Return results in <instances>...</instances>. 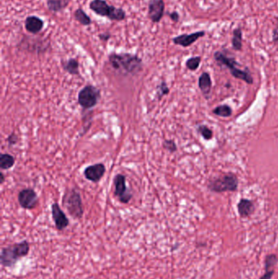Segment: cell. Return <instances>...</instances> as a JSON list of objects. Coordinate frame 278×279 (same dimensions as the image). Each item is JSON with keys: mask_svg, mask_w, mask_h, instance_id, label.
I'll return each mask as SVG.
<instances>
[{"mask_svg": "<svg viewBox=\"0 0 278 279\" xmlns=\"http://www.w3.org/2000/svg\"><path fill=\"white\" fill-rule=\"evenodd\" d=\"M108 60L110 66L120 74L136 75L143 71L142 59L136 54L112 52Z\"/></svg>", "mask_w": 278, "mask_h": 279, "instance_id": "cell-1", "label": "cell"}, {"mask_svg": "<svg viewBox=\"0 0 278 279\" xmlns=\"http://www.w3.org/2000/svg\"><path fill=\"white\" fill-rule=\"evenodd\" d=\"M29 243L26 240L3 247L0 254L1 265L8 268L14 266L20 259L29 254Z\"/></svg>", "mask_w": 278, "mask_h": 279, "instance_id": "cell-2", "label": "cell"}, {"mask_svg": "<svg viewBox=\"0 0 278 279\" xmlns=\"http://www.w3.org/2000/svg\"><path fill=\"white\" fill-rule=\"evenodd\" d=\"M89 9L100 17H106L109 21H122L127 18L125 10L109 5L106 0H91Z\"/></svg>", "mask_w": 278, "mask_h": 279, "instance_id": "cell-3", "label": "cell"}, {"mask_svg": "<svg viewBox=\"0 0 278 279\" xmlns=\"http://www.w3.org/2000/svg\"><path fill=\"white\" fill-rule=\"evenodd\" d=\"M62 205L74 219H82L84 209L80 192L77 189H66L62 197Z\"/></svg>", "mask_w": 278, "mask_h": 279, "instance_id": "cell-4", "label": "cell"}, {"mask_svg": "<svg viewBox=\"0 0 278 279\" xmlns=\"http://www.w3.org/2000/svg\"><path fill=\"white\" fill-rule=\"evenodd\" d=\"M214 58L218 64L225 66L229 69L231 75H233L236 79H241V80L244 81L248 84L253 83V78H252L249 70L245 69V71H242L241 69L237 68V66H239V63H237L234 57L228 56L224 52L217 51V52H214Z\"/></svg>", "mask_w": 278, "mask_h": 279, "instance_id": "cell-5", "label": "cell"}, {"mask_svg": "<svg viewBox=\"0 0 278 279\" xmlns=\"http://www.w3.org/2000/svg\"><path fill=\"white\" fill-rule=\"evenodd\" d=\"M101 98V90L93 85H86L78 95V103L84 110H91Z\"/></svg>", "mask_w": 278, "mask_h": 279, "instance_id": "cell-6", "label": "cell"}, {"mask_svg": "<svg viewBox=\"0 0 278 279\" xmlns=\"http://www.w3.org/2000/svg\"><path fill=\"white\" fill-rule=\"evenodd\" d=\"M238 186V180L237 176L229 173L220 176V177L210 180L208 184L210 191L215 193L226 192V191H236Z\"/></svg>", "mask_w": 278, "mask_h": 279, "instance_id": "cell-7", "label": "cell"}, {"mask_svg": "<svg viewBox=\"0 0 278 279\" xmlns=\"http://www.w3.org/2000/svg\"><path fill=\"white\" fill-rule=\"evenodd\" d=\"M114 184V195L120 203L128 204L132 199V193L131 189L127 184L126 176L122 174H117L113 179Z\"/></svg>", "mask_w": 278, "mask_h": 279, "instance_id": "cell-8", "label": "cell"}, {"mask_svg": "<svg viewBox=\"0 0 278 279\" xmlns=\"http://www.w3.org/2000/svg\"><path fill=\"white\" fill-rule=\"evenodd\" d=\"M18 203L22 208L32 210L37 207L39 197L33 189H24L18 193Z\"/></svg>", "mask_w": 278, "mask_h": 279, "instance_id": "cell-9", "label": "cell"}, {"mask_svg": "<svg viewBox=\"0 0 278 279\" xmlns=\"http://www.w3.org/2000/svg\"><path fill=\"white\" fill-rule=\"evenodd\" d=\"M164 0H149L148 4V17L152 23H159L165 13Z\"/></svg>", "mask_w": 278, "mask_h": 279, "instance_id": "cell-10", "label": "cell"}, {"mask_svg": "<svg viewBox=\"0 0 278 279\" xmlns=\"http://www.w3.org/2000/svg\"><path fill=\"white\" fill-rule=\"evenodd\" d=\"M206 36V31L200 30L192 34H183L172 39V42L175 45L181 46L183 48H189L201 38Z\"/></svg>", "mask_w": 278, "mask_h": 279, "instance_id": "cell-11", "label": "cell"}, {"mask_svg": "<svg viewBox=\"0 0 278 279\" xmlns=\"http://www.w3.org/2000/svg\"><path fill=\"white\" fill-rule=\"evenodd\" d=\"M52 215L56 230L63 231L68 227L70 225L68 217L66 216V213L60 208L57 203H54L52 205Z\"/></svg>", "mask_w": 278, "mask_h": 279, "instance_id": "cell-12", "label": "cell"}, {"mask_svg": "<svg viewBox=\"0 0 278 279\" xmlns=\"http://www.w3.org/2000/svg\"><path fill=\"white\" fill-rule=\"evenodd\" d=\"M105 172H106V168L105 164H96L85 168L83 175L89 181L98 183L105 176Z\"/></svg>", "mask_w": 278, "mask_h": 279, "instance_id": "cell-13", "label": "cell"}, {"mask_svg": "<svg viewBox=\"0 0 278 279\" xmlns=\"http://www.w3.org/2000/svg\"><path fill=\"white\" fill-rule=\"evenodd\" d=\"M44 28V21L37 16H28L25 20V29L28 33L36 36Z\"/></svg>", "mask_w": 278, "mask_h": 279, "instance_id": "cell-14", "label": "cell"}, {"mask_svg": "<svg viewBox=\"0 0 278 279\" xmlns=\"http://www.w3.org/2000/svg\"><path fill=\"white\" fill-rule=\"evenodd\" d=\"M61 67L63 70L70 75L80 76V71H79L80 65L75 58H70L68 60H61Z\"/></svg>", "mask_w": 278, "mask_h": 279, "instance_id": "cell-15", "label": "cell"}, {"mask_svg": "<svg viewBox=\"0 0 278 279\" xmlns=\"http://www.w3.org/2000/svg\"><path fill=\"white\" fill-rule=\"evenodd\" d=\"M211 79L208 73H202L201 76L198 79V87L200 88L202 94L204 95L205 98H208L210 95V90H211Z\"/></svg>", "mask_w": 278, "mask_h": 279, "instance_id": "cell-16", "label": "cell"}, {"mask_svg": "<svg viewBox=\"0 0 278 279\" xmlns=\"http://www.w3.org/2000/svg\"><path fill=\"white\" fill-rule=\"evenodd\" d=\"M71 0H46L48 10L52 13H60L70 5Z\"/></svg>", "mask_w": 278, "mask_h": 279, "instance_id": "cell-17", "label": "cell"}, {"mask_svg": "<svg viewBox=\"0 0 278 279\" xmlns=\"http://www.w3.org/2000/svg\"><path fill=\"white\" fill-rule=\"evenodd\" d=\"M237 209L241 217H248L255 211V205L249 199H241L237 204Z\"/></svg>", "mask_w": 278, "mask_h": 279, "instance_id": "cell-18", "label": "cell"}, {"mask_svg": "<svg viewBox=\"0 0 278 279\" xmlns=\"http://www.w3.org/2000/svg\"><path fill=\"white\" fill-rule=\"evenodd\" d=\"M277 262V258L275 255H269L265 259V273L260 279H271L273 275V268Z\"/></svg>", "mask_w": 278, "mask_h": 279, "instance_id": "cell-19", "label": "cell"}, {"mask_svg": "<svg viewBox=\"0 0 278 279\" xmlns=\"http://www.w3.org/2000/svg\"><path fill=\"white\" fill-rule=\"evenodd\" d=\"M74 17L75 21H78L80 25H83V26H89L92 23L91 19L90 18L88 15L81 8L74 11Z\"/></svg>", "mask_w": 278, "mask_h": 279, "instance_id": "cell-20", "label": "cell"}, {"mask_svg": "<svg viewBox=\"0 0 278 279\" xmlns=\"http://www.w3.org/2000/svg\"><path fill=\"white\" fill-rule=\"evenodd\" d=\"M232 47L235 51H241L242 49V30L241 27H237L233 30Z\"/></svg>", "mask_w": 278, "mask_h": 279, "instance_id": "cell-21", "label": "cell"}, {"mask_svg": "<svg viewBox=\"0 0 278 279\" xmlns=\"http://www.w3.org/2000/svg\"><path fill=\"white\" fill-rule=\"evenodd\" d=\"M16 164V159L13 155L9 153H1L0 154V168L2 170H9L14 167Z\"/></svg>", "mask_w": 278, "mask_h": 279, "instance_id": "cell-22", "label": "cell"}, {"mask_svg": "<svg viewBox=\"0 0 278 279\" xmlns=\"http://www.w3.org/2000/svg\"><path fill=\"white\" fill-rule=\"evenodd\" d=\"M213 113H214L215 115L220 116V117L228 118V117H230V116L232 115L233 110H232V109H231L229 106L224 105V106H217L215 109L213 110Z\"/></svg>", "mask_w": 278, "mask_h": 279, "instance_id": "cell-23", "label": "cell"}, {"mask_svg": "<svg viewBox=\"0 0 278 279\" xmlns=\"http://www.w3.org/2000/svg\"><path fill=\"white\" fill-rule=\"evenodd\" d=\"M202 57L201 56H193L188 59L186 60V66L188 70L191 71H195L198 70V67L200 66Z\"/></svg>", "mask_w": 278, "mask_h": 279, "instance_id": "cell-24", "label": "cell"}, {"mask_svg": "<svg viewBox=\"0 0 278 279\" xmlns=\"http://www.w3.org/2000/svg\"><path fill=\"white\" fill-rule=\"evenodd\" d=\"M169 92L170 88L165 81H162L161 83L157 86V98L159 101L162 100L163 97L168 95Z\"/></svg>", "mask_w": 278, "mask_h": 279, "instance_id": "cell-25", "label": "cell"}, {"mask_svg": "<svg viewBox=\"0 0 278 279\" xmlns=\"http://www.w3.org/2000/svg\"><path fill=\"white\" fill-rule=\"evenodd\" d=\"M198 133H200L206 141H209V140L212 138V131L210 130L208 127L201 125V126L198 127Z\"/></svg>", "mask_w": 278, "mask_h": 279, "instance_id": "cell-26", "label": "cell"}, {"mask_svg": "<svg viewBox=\"0 0 278 279\" xmlns=\"http://www.w3.org/2000/svg\"><path fill=\"white\" fill-rule=\"evenodd\" d=\"M163 147L170 153H175V151H177V145L173 140H165L163 141Z\"/></svg>", "mask_w": 278, "mask_h": 279, "instance_id": "cell-27", "label": "cell"}, {"mask_svg": "<svg viewBox=\"0 0 278 279\" xmlns=\"http://www.w3.org/2000/svg\"><path fill=\"white\" fill-rule=\"evenodd\" d=\"M6 141L8 142L9 147L17 145L19 141L18 136L15 133H12L9 137H7Z\"/></svg>", "mask_w": 278, "mask_h": 279, "instance_id": "cell-28", "label": "cell"}, {"mask_svg": "<svg viewBox=\"0 0 278 279\" xmlns=\"http://www.w3.org/2000/svg\"><path fill=\"white\" fill-rule=\"evenodd\" d=\"M100 40L103 42V43H107L110 39H111L112 36L111 34L109 33V32H105V33L99 34Z\"/></svg>", "mask_w": 278, "mask_h": 279, "instance_id": "cell-29", "label": "cell"}, {"mask_svg": "<svg viewBox=\"0 0 278 279\" xmlns=\"http://www.w3.org/2000/svg\"><path fill=\"white\" fill-rule=\"evenodd\" d=\"M167 15L169 16L171 21H173V22H179V19H180V16H179V13H177L176 11H173V12H171V13H167Z\"/></svg>", "mask_w": 278, "mask_h": 279, "instance_id": "cell-30", "label": "cell"}, {"mask_svg": "<svg viewBox=\"0 0 278 279\" xmlns=\"http://www.w3.org/2000/svg\"><path fill=\"white\" fill-rule=\"evenodd\" d=\"M272 41L278 46V26L272 30Z\"/></svg>", "mask_w": 278, "mask_h": 279, "instance_id": "cell-31", "label": "cell"}, {"mask_svg": "<svg viewBox=\"0 0 278 279\" xmlns=\"http://www.w3.org/2000/svg\"><path fill=\"white\" fill-rule=\"evenodd\" d=\"M0 177H1V184H4L5 181V176L4 172H0Z\"/></svg>", "mask_w": 278, "mask_h": 279, "instance_id": "cell-32", "label": "cell"}, {"mask_svg": "<svg viewBox=\"0 0 278 279\" xmlns=\"http://www.w3.org/2000/svg\"><path fill=\"white\" fill-rule=\"evenodd\" d=\"M276 21H278V16H277V17H276Z\"/></svg>", "mask_w": 278, "mask_h": 279, "instance_id": "cell-33", "label": "cell"}]
</instances>
